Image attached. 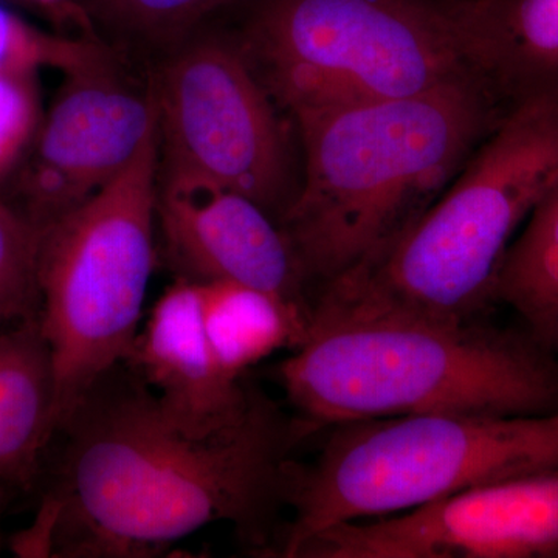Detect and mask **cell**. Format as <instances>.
<instances>
[{
	"label": "cell",
	"instance_id": "6da1fadb",
	"mask_svg": "<svg viewBox=\"0 0 558 558\" xmlns=\"http://www.w3.org/2000/svg\"><path fill=\"white\" fill-rule=\"evenodd\" d=\"M54 553L148 557L227 521L255 543L286 502L295 428L258 391L236 424L191 432L145 381L97 385L65 422Z\"/></svg>",
	"mask_w": 558,
	"mask_h": 558
},
{
	"label": "cell",
	"instance_id": "7a4b0ae2",
	"mask_svg": "<svg viewBox=\"0 0 558 558\" xmlns=\"http://www.w3.org/2000/svg\"><path fill=\"white\" fill-rule=\"evenodd\" d=\"M506 110L469 70L409 97L293 112L303 171L279 226L310 284L322 289L398 241Z\"/></svg>",
	"mask_w": 558,
	"mask_h": 558
},
{
	"label": "cell",
	"instance_id": "3957f363",
	"mask_svg": "<svg viewBox=\"0 0 558 558\" xmlns=\"http://www.w3.org/2000/svg\"><path fill=\"white\" fill-rule=\"evenodd\" d=\"M558 182V90L509 106L425 215L315 293L311 322L469 325L498 303L502 264Z\"/></svg>",
	"mask_w": 558,
	"mask_h": 558
},
{
	"label": "cell",
	"instance_id": "277c9868",
	"mask_svg": "<svg viewBox=\"0 0 558 558\" xmlns=\"http://www.w3.org/2000/svg\"><path fill=\"white\" fill-rule=\"evenodd\" d=\"M279 379L306 427L413 414L558 411L554 352L483 319L311 322Z\"/></svg>",
	"mask_w": 558,
	"mask_h": 558
},
{
	"label": "cell",
	"instance_id": "5b68a950",
	"mask_svg": "<svg viewBox=\"0 0 558 558\" xmlns=\"http://www.w3.org/2000/svg\"><path fill=\"white\" fill-rule=\"evenodd\" d=\"M558 469V411L438 413L332 425L318 457L292 465L293 517L271 556L325 529L392 515L468 488Z\"/></svg>",
	"mask_w": 558,
	"mask_h": 558
},
{
	"label": "cell",
	"instance_id": "8992f818",
	"mask_svg": "<svg viewBox=\"0 0 558 558\" xmlns=\"http://www.w3.org/2000/svg\"><path fill=\"white\" fill-rule=\"evenodd\" d=\"M157 193L159 120L112 182L40 233L39 325L58 429L134 348L156 260Z\"/></svg>",
	"mask_w": 558,
	"mask_h": 558
},
{
	"label": "cell",
	"instance_id": "52a82bcc",
	"mask_svg": "<svg viewBox=\"0 0 558 558\" xmlns=\"http://www.w3.org/2000/svg\"><path fill=\"white\" fill-rule=\"evenodd\" d=\"M245 57L278 106L409 97L472 70L444 0H241Z\"/></svg>",
	"mask_w": 558,
	"mask_h": 558
},
{
	"label": "cell",
	"instance_id": "ba28073f",
	"mask_svg": "<svg viewBox=\"0 0 558 558\" xmlns=\"http://www.w3.org/2000/svg\"><path fill=\"white\" fill-rule=\"evenodd\" d=\"M157 78L159 179L213 183L248 197L281 223L295 201L288 126L236 36L191 35Z\"/></svg>",
	"mask_w": 558,
	"mask_h": 558
},
{
	"label": "cell",
	"instance_id": "9c48e42d",
	"mask_svg": "<svg viewBox=\"0 0 558 558\" xmlns=\"http://www.w3.org/2000/svg\"><path fill=\"white\" fill-rule=\"evenodd\" d=\"M289 558H558V469L337 524Z\"/></svg>",
	"mask_w": 558,
	"mask_h": 558
},
{
	"label": "cell",
	"instance_id": "30bf717a",
	"mask_svg": "<svg viewBox=\"0 0 558 558\" xmlns=\"http://www.w3.org/2000/svg\"><path fill=\"white\" fill-rule=\"evenodd\" d=\"M157 120L153 92L132 89L113 65L68 76L5 199L43 233L112 182Z\"/></svg>",
	"mask_w": 558,
	"mask_h": 558
},
{
	"label": "cell",
	"instance_id": "8fae6325",
	"mask_svg": "<svg viewBox=\"0 0 558 558\" xmlns=\"http://www.w3.org/2000/svg\"><path fill=\"white\" fill-rule=\"evenodd\" d=\"M157 220L185 279L263 290L311 318L310 281L288 234L256 202L189 179H159Z\"/></svg>",
	"mask_w": 558,
	"mask_h": 558
},
{
	"label": "cell",
	"instance_id": "7c38bea8",
	"mask_svg": "<svg viewBox=\"0 0 558 558\" xmlns=\"http://www.w3.org/2000/svg\"><path fill=\"white\" fill-rule=\"evenodd\" d=\"M126 362L172 417L202 435L240 422L258 396L220 368L202 322L201 282L191 279L157 300Z\"/></svg>",
	"mask_w": 558,
	"mask_h": 558
},
{
	"label": "cell",
	"instance_id": "4fadbf2b",
	"mask_svg": "<svg viewBox=\"0 0 558 558\" xmlns=\"http://www.w3.org/2000/svg\"><path fill=\"white\" fill-rule=\"evenodd\" d=\"M446 7L465 64L508 108L558 90V0H461Z\"/></svg>",
	"mask_w": 558,
	"mask_h": 558
},
{
	"label": "cell",
	"instance_id": "5bb4252c",
	"mask_svg": "<svg viewBox=\"0 0 558 558\" xmlns=\"http://www.w3.org/2000/svg\"><path fill=\"white\" fill-rule=\"evenodd\" d=\"M57 432L53 362L39 318L0 330V480L31 486Z\"/></svg>",
	"mask_w": 558,
	"mask_h": 558
},
{
	"label": "cell",
	"instance_id": "9a60e30c",
	"mask_svg": "<svg viewBox=\"0 0 558 558\" xmlns=\"http://www.w3.org/2000/svg\"><path fill=\"white\" fill-rule=\"evenodd\" d=\"M202 322L220 368L242 380L250 368L306 337L311 318L263 290L238 282H201Z\"/></svg>",
	"mask_w": 558,
	"mask_h": 558
},
{
	"label": "cell",
	"instance_id": "2e32d148",
	"mask_svg": "<svg viewBox=\"0 0 558 558\" xmlns=\"http://www.w3.org/2000/svg\"><path fill=\"white\" fill-rule=\"evenodd\" d=\"M497 300L515 311L529 333L548 348L558 317V182L510 245Z\"/></svg>",
	"mask_w": 558,
	"mask_h": 558
},
{
	"label": "cell",
	"instance_id": "e0dca14e",
	"mask_svg": "<svg viewBox=\"0 0 558 558\" xmlns=\"http://www.w3.org/2000/svg\"><path fill=\"white\" fill-rule=\"evenodd\" d=\"M109 65L112 60L98 44L44 31L0 0V73L53 69L70 76Z\"/></svg>",
	"mask_w": 558,
	"mask_h": 558
},
{
	"label": "cell",
	"instance_id": "ac0fdd59",
	"mask_svg": "<svg viewBox=\"0 0 558 558\" xmlns=\"http://www.w3.org/2000/svg\"><path fill=\"white\" fill-rule=\"evenodd\" d=\"M40 231L0 196V328L39 318Z\"/></svg>",
	"mask_w": 558,
	"mask_h": 558
},
{
	"label": "cell",
	"instance_id": "d6986e66",
	"mask_svg": "<svg viewBox=\"0 0 558 558\" xmlns=\"http://www.w3.org/2000/svg\"><path fill=\"white\" fill-rule=\"evenodd\" d=\"M241 0H92L98 17L128 38L178 46L213 14Z\"/></svg>",
	"mask_w": 558,
	"mask_h": 558
},
{
	"label": "cell",
	"instance_id": "ffe728a7",
	"mask_svg": "<svg viewBox=\"0 0 558 558\" xmlns=\"http://www.w3.org/2000/svg\"><path fill=\"white\" fill-rule=\"evenodd\" d=\"M39 72L10 70L0 73V196L31 153L44 119Z\"/></svg>",
	"mask_w": 558,
	"mask_h": 558
},
{
	"label": "cell",
	"instance_id": "44dd1931",
	"mask_svg": "<svg viewBox=\"0 0 558 558\" xmlns=\"http://www.w3.org/2000/svg\"><path fill=\"white\" fill-rule=\"evenodd\" d=\"M10 487V484H7L5 481L0 480V521H2L3 510H5L7 502H9Z\"/></svg>",
	"mask_w": 558,
	"mask_h": 558
},
{
	"label": "cell",
	"instance_id": "7402d4cb",
	"mask_svg": "<svg viewBox=\"0 0 558 558\" xmlns=\"http://www.w3.org/2000/svg\"><path fill=\"white\" fill-rule=\"evenodd\" d=\"M548 348L554 352V354L558 355V317L556 323H554L553 330H550Z\"/></svg>",
	"mask_w": 558,
	"mask_h": 558
},
{
	"label": "cell",
	"instance_id": "603a6c76",
	"mask_svg": "<svg viewBox=\"0 0 558 558\" xmlns=\"http://www.w3.org/2000/svg\"><path fill=\"white\" fill-rule=\"evenodd\" d=\"M25 2L35 3V5L46 7V9H53V7H61L62 3H68L69 0H25Z\"/></svg>",
	"mask_w": 558,
	"mask_h": 558
},
{
	"label": "cell",
	"instance_id": "cb8c5ba5",
	"mask_svg": "<svg viewBox=\"0 0 558 558\" xmlns=\"http://www.w3.org/2000/svg\"><path fill=\"white\" fill-rule=\"evenodd\" d=\"M446 2H461V0H446Z\"/></svg>",
	"mask_w": 558,
	"mask_h": 558
}]
</instances>
